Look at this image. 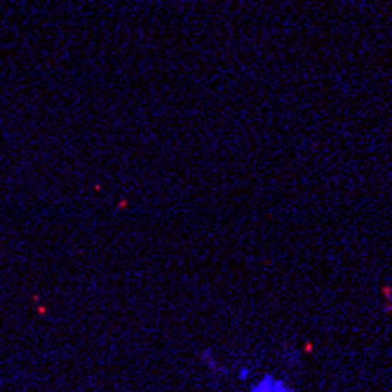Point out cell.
Listing matches in <instances>:
<instances>
[{
    "label": "cell",
    "instance_id": "obj_1",
    "mask_svg": "<svg viewBox=\"0 0 392 392\" xmlns=\"http://www.w3.org/2000/svg\"><path fill=\"white\" fill-rule=\"evenodd\" d=\"M249 392H294V388L287 381L277 379V376L263 374V376H258V379L251 381Z\"/></svg>",
    "mask_w": 392,
    "mask_h": 392
}]
</instances>
